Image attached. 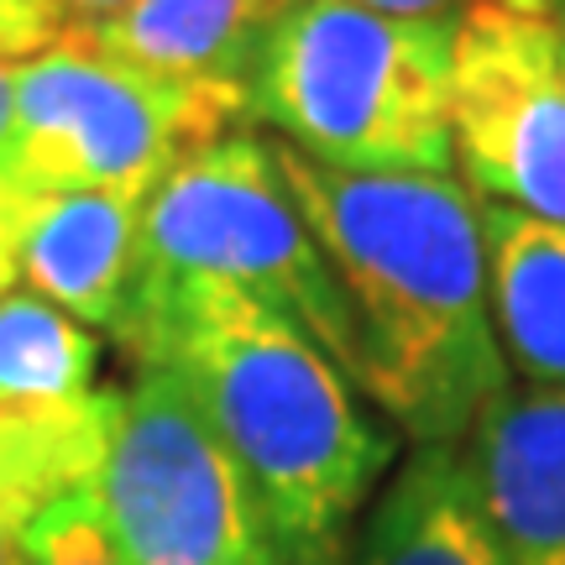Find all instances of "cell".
Here are the masks:
<instances>
[{
  "instance_id": "ffe728a7",
  "label": "cell",
  "mask_w": 565,
  "mask_h": 565,
  "mask_svg": "<svg viewBox=\"0 0 565 565\" xmlns=\"http://www.w3.org/2000/svg\"><path fill=\"white\" fill-rule=\"evenodd\" d=\"M6 147H11V79L0 63V168H6Z\"/></svg>"
},
{
  "instance_id": "9c48e42d",
  "label": "cell",
  "mask_w": 565,
  "mask_h": 565,
  "mask_svg": "<svg viewBox=\"0 0 565 565\" xmlns=\"http://www.w3.org/2000/svg\"><path fill=\"white\" fill-rule=\"evenodd\" d=\"M17 273L32 294L121 341L141 294V200L121 194H26Z\"/></svg>"
},
{
  "instance_id": "ba28073f",
  "label": "cell",
  "mask_w": 565,
  "mask_h": 565,
  "mask_svg": "<svg viewBox=\"0 0 565 565\" xmlns=\"http://www.w3.org/2000/svg\"><path fill=\"white\" fill-rule=\"evenodd\" d=\"M503 565H565V387L508 383L461 440Z\"/></svg>"
},
{
  "instance_id": "d6986e66",
  "label": "cell",
  "mask_w": 565,
  "mask_h": 565,
  "mask_svg": "<svg viewBox=\"0 0 565 565\" xmlns=\"http://www.w3.org/2000/svg\"><path fill=\"white\" fill-rule=\"evenodd\" d=\"M121 6L126 0H53V11H58V38L100 26V21H110Z\"/></svg>"
},
{
  "instance_id": "7402d4cb",
  "label": "cell",
  "mask_w": 565,
  "mask_h": 565,
  "mask_svg": "<svg viewBox=\"0 0 565 565\" xmlns=\"http://www.w3.org/2000/svg\"><path fill=\"white\" fill-rule=\"evenodd\" d=\"M550 17H555V21H565V0H550Z\"/></svg>"
},
{
  "instance_id": "2e32d148",
  "label": "cell",
  "mask_w": 565,
  "mask_h": 565,
  "mask_svg": "<svg viewBox=\"0 0 565 565\" xmlns=\"http://www.w3.org/2000/svg\"><path fill=\"white\" fill-rule=\"evenodd\" d=\"M58 42L53 0H0V63H21Z\"/></svg>"
},
{
  "instance_id": "52a82bcc",
  "label": "cell",
  "mask_w": 565,
  "mask_h": 565,
  "mask_svg": "<svg viewBox=\"0 0 565 565\" xmlns=\"http://www.w3.org/2000/svg\"><path fill=\"white\" fill-rule=\"evenodd\" d=\"M450 152L477 200L565 225L561 21L513 6H477L456 21Z\"/></svg>"
},
{
  "instance_id": "4fadbf2b",
  "label": "cell",
  "mask_w": 565,
  "mask_h": 565,
  "mask_svg": "<svg viewBox=\"0 0 565 565\" xmlns=\"http://www.w3.org/2000/svg\"><path fill=\"white\" fill-rule=\"evenodd\" d=\"M110 414L116 393L0 404V524L17 540L42 508L74 492H95Z\"/></svg>"
},
{
  "instance_id": "277c9868",
  "label": "cell",
  "mask_w": 565,
  "mask_h": 565,
  "mask_svg": "<svg viewBox=\"0 0 565 565\" xmlns=\"http://www.w3.org/2000/svg\"><path fill=\"white\" fill-rule=\"evenodd\" d=\"M11 147L0 179L17 194H121L147 200L189 152L252 121L246 84L162 79L74 38L6 63Z\"/></svg>"
},
{
  "instance_id": "7a4b0ae2",
  "label": "cell",
  "mask_w": 565,
  "mask_h": 565,
  "mask_svg": "<svg viewBox=\"0 0 565 565\" xmlns=\"http://www.w3.org/2000/svg\"><path fill=\"white\" fill-rule=\"evenodd\" d=\"M362 335V393L414 445H461L508 387L482 204L450 173H341L273 141Z\"/></svg>"
},
{
  "instance_id": "603a6c76",
  "label": "cell",
  "mask_w": 565,
  "mask_h": 565,
  "mask_svg": "<svg viewBox=\"0 0 565 565\" xmlns=\"http://www.w3.org/2000/svg\"><path fill=\"white\" fill-rule=\"evenodd\" d=\"M561 63H565V21H561Z\"/></svg>"
},
{
  "instance_id": "30bf717a",
  "label": "cell",
  "mask_w": 565,
  "mask_h": 565,
  "mask_svg": "<svg viewBox=\"0 0 565 565\" xmlns=\"http://www.w3.org/2000/svg\"><path fill=\"white\" fill-rule=\"evenodd\" d=\"M482 246L503 356L529 387H565V225L482 200Z\"/></svg>"
},
{
  "instance_id": "7c38bea8",
  "label": "cell",
  "mask_w": 565,
  "mask_h": 565,
  "mask_svg": "<svg viewBox=\"0 0 565 565\" xmlns=\"http://www.w3.org/2000/svg\"><path fill=\"white\" fill-rule=\"evenodd\" d=\"M356 565H503L461 445H419L366 519Z\"/></svg>"
},
{
  "instance_id": "9a60e30c",
  "label": "cell",
  "mask_w": 565,
  "mask_h": 565,
  "mask_svg": "<svg viewBox=\"0 0 565 565\" xmlns=\"http://www.w3.org/2000/svg\"><path fill=\"white\" fill-rule=\"evenodd\" d=\"M21 555H26V565H121L95 492H74V498L42 508L21 529Z\"/></svg>"
},
{
  "instance_id": "ac0fdd59",
  "label": "cell",
  "mask_w": 565,
  "mask_h": 565,
  "mask_svg": "<svg viewBox=\"0 0 565 565\" xmlns=\"http://www.w3.org/2000/svg\"><path fill=\"white\" fill-rule=\"evenodd\" d=\"M21 204H26V194H17L11 183L0 179V294L17 282V225H21Z\"/></svg>"
},
{
  "instance_id": "6da1fadb",
  "label": "cell",
  "mask_w": 565,
  "mask_h": 565,
  "mask_svg": "<svg viewBox=\"0 0 565 565\" xmlns=\"http://www.w3.org/2000/svg\"><path fill=\"white\" fill-rule=\"evenodd\" d=\"M173 372L263 508L278 565H341L345 524L393 461V435L299 324L210 278H147L121 330Z\"/></svg>"
},
{
  "instance_id": "5b68a950",
  "label": "cell",
  "mask_w": 565,
  "mask_h": 565,
  "mask_svg": "<svg viewBox=\"0 0 565 565\" xmlns=\"http://www.w3.org/2000/svg\"><path fill=\"white\" fill-rule=\"evenodd\" d=\"M141 273L210 278L278 309L362 387L366 356L351 303L267 141L231 131L152 183L141 200Z\"/></svg>"
},
{
  "instance_id": "e0dca14e",
  "label": "cell",
  "mask_w": 565,
  "mask_h": 565,
  "mask_svg": "<svg viewBox=\"0 0 565 565\" xmlns=\"http://www.w3.org/2000/svg\"><path fill=\"white\" fill-rule=\"evenodd\" d=\"M356 6H372V11H387V17H414V21H461L477 6H513V11L550 17V0H356Z\"/></svg>"
},
{
  "instance_id": "44dd1931",
  "label": "cell",
  "mask_w": 565,
  "mask_h": 565,
  "mask_svg": "<svg viewBox=\"0 0 565 565\" xmlns=\"http://www.w3.org/2000/svg\"><path fill=\"white\" fill-rule=\"evenodd\" d=\"M0 565H26V555H21V540L6 524H0Z\"/></svg>"
},
{
  "instance_id": "8992f818",
  "label": "cell",
  "mask_w": 565,
  "mask_h": 565,
  "mask_svg": "<svg viewBox=\"0 0 565 565\" xmlns=\"http://www.w3.org/2000/svg\"><path fill=\"white\" fill-rule=\"evenodd\" d=\"M95 503L121 565H278L242 466L162 366L116 393Z\"/></svg>"
},
{
  "instance_id": "8fae6325",
  "label": "cell",
  "mask_w": 565,
  "mask_h": 565,
  "mask_svg": "<svg viewBox=\"0 0 565 565\" xmlns=\"http://www.w3.org/2000/svg\"><path fill=\"white\" fill-rule=\"evenodd\" d=\"M273 6L278 0H126L110 21L68 38L162 79L246 84Z\"/></svg>"
},
{
  "instance_id": "3957f363",
  "label": "cell",
  "mask_w": 565,
  "mask_h": 565,
  "mask_svg": "<svg viewBox=\"0 0 565 565\" xmlns=\"http://www.w3.org/2000/svg\"><path fill=\"white\" fill-rule=\"evenodd\" d=\"M456 21L278 0L246 63L252 121L341 173H450Z\"/></svg>"
},
{
  "instance_id": "5bb4252c",
  "label": "cell",
  "mask_w": 565,
  "mask_h": 565,
  "mask_svg": "<svg viewBox=\"0 0 565 565\" xmlns=\"http://www.w3.org/2000/svg\"><path fill=\"white\" fill-rule=\"evenodd\" d=\"M100 345L74 315L32 288L0 294V404L95 393Z\"/></svg>"
}]
</instances>
